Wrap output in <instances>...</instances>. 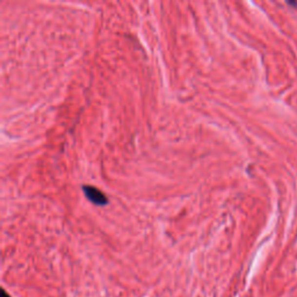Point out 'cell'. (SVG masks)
<instances>
[{"label":"cell","instance_id":"cell-1","mask_svg":"<svg viewBox=\"0 0 297 297\" xmlns=\"http://www.w3.org/2000/svg\"><path fill=\"white\" fill-rule=\"evenodd\" d=\"M82 191H84L88 200L93 202L97 206H105V204H107V202H108V198H106V195L97 187H93V186H82Z\"/></svg>","mask_w":297,"mask_h":297},{"label":"cell","instance_id":"cell-2","mask_svg":"<svg viewBox=\"0 0 297 297\" xmlns=\"http://www.w3.org/2000/svg\"><path fill=\"white\" fill-rule=\"evenodd\" d=\"M1 297H11V296H10V295H8V294H7V293H6L4 289H2V290H1Z\"/></svg>","mask_w":297,"mask_h":297}]
</instances>
